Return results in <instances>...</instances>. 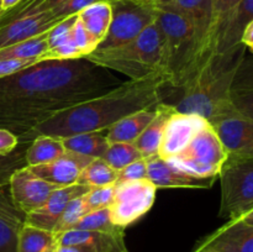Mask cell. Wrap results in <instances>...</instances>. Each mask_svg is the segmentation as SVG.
<instances>
[{"mask_svg":"<svg viewBox=\"0 0 253 252\" xmlns=\"http://www.w3.org/2000/svg\"><path fill=\"white\" fill-rule=\"evenodd\" d=\"M114 188H115V184L108 185V187L91 188L89 193L85 194L89 212L110 207L114 198Z\"/></svg>","mask_w":253,"mask_h":252,"instance_id":"cell-35","label":"cell"},{"mask_svg":"<svg viewBox=\"0 0 253 252\" xmlns=\"http://www.w3.org/2000/svg\"><path fill=\"white\" fill-rule=\"evenodd\" d=\"M39 58H16V59H0V78L11 76L16 72L39 63Z\"/></svg>","mask_w":253,"mask_h":252,"instance_id":"cell-41","label":"cell"},{"mask_svg":"<svg viewBox=\"0 0 253 252\" xmlns=\"http://www.w3.org/2000/svg\"><path fill=\"white\" fill-rule=\"evenodd\" d=\"M253 19V0H241L220 26L215 43V54L232 51L241 43L245 27Z\"/></svg>","mask_w":253,"mask_h":252,"instance_id":"cell-19","label":"cell"},{"mask_svg":"<svg viewBox=\"0 0 253 252\" xmlns=\"http://www.w3.org/2000/svg\"><path fill=\"white\" fill-rule=\"evenodd\" d=\"M221 202L219 216L242 219L253 210V158L229 153L219 173Z\"/></svg>","mask_w":253,"mask_h":252,"instance_id":"cell-6","label":"cell"},{"mask_svg":"<svg viewBox=\"0 0 253 252\" xmlns=\"http://www.w3.org/2000/svg\"><path fill=\"white\" fill-rule=\"evenodd\" d=\"M68 1V0H44L41 5H40L39 10L40 11H48V10L54 9V7L59 6L63 2Z\"/></svg>","mask_w":253,"mask_h":252,"instance_id":"cell-46","label":"cell"},{"mask_svg":"<svg viewBox=\"0 0 253 252\" xmlns=\"http://www.w3.org/2000/svg\"><path fill=\"white\" fill-rule=\"evenodd\" d=\"M89 212L88 205H86L85 195L76 198V199L71 200L66 209L63 210L62 215L59 216L58 221L56 222L53 229V234H61V232L67 231V230H72L76 226L77 222Z\"/></svg>","mask_w":253,"mask_h":252,"instance_id":"cell-33","label":"cell"},{"mask_svg":"<svg viewBox=\"0 0 253 252\" xmlns=\"http://www.w3.org/2000/svg\"><path fill=\"white\" fill-rule=\"evenodd\" d=\"M240 220H242V221H245V222H246V224L253 225V210H252V211H250L249 214L245 215V216L242 217V219H240Z\"/></svg>","mask_w":253,"mask_h":252,"instance_id":"cell-48","label":"cell"},{"mask_svg":"<svg viewBox=\"0 0 253 252\" xmlns=\"http://www.w3.org/2000/svg\"><path fill=\"white\" fill-rule=\"evenodd\" d=\"M150 1H152V2H157L158 0H150Z\"/></svg>","mask_w":253,"mask_h":252,"instance_id":"cell-50","label":"cell"},{"mask_svg":"<svg viewBox=\"0 0 253 252\" xmlns=\"http://www.w3.org/2000/svg\"><path fill=\"white\" fill-rule=\"evenodd\" d=\"M72 40L77 44V47L81 49L84 57L88 56L93 51H95L96 47L99 46V42L86 31V29L83 26V24L78 19V16H77L76 22L73 25V29H72Z\"/></svg>","mask_w":253,"mask_h":252,"instance_id":"cell-37","label":"cell"},{"mask_svg":"<svg viewBox=\"0 0 253 252\" xmlns=\"http://www.w3.org/2000/svg\"><path fill=\"white\" fill-rule=\"evenodd\" d=\"M241 43L249 49L253 56V19L245 27L241 36Z\"/></svg>","mask_w":253,"mask_h":252,"instance_id":"cell-44","label":"cell"},{"mask_svg":"<svg viewBox=\"0 0 253 252\" xmlns=\"http://www.w3.org/2000/svg\"><path fill=\"white\" fill-rule=\"evenodd\" d=\"M46 252H56V247H53V249H49V250H47Z\"/></svg>","mask_w":253,"mask_h":252,"instance_id":"cell-49","label":"cell"},{"mask_svg":"<svg viewBox=\"0 0 253 252\" xmlns=\"http://www.w3.org/2000/svg\"><path fill=\"white\" fill-rule=\"evenodd\" d=\"M73 229L77 230H90V231H101V232H120L125 229L119 227L111 221L110 210L109 208L94 210L84 215L81 220L76 224Z\"/></svg>","mask_w":253,"mask_h":252,"instance_id":"cell-31","label":"cell"},{"mask_svg":"<svg viewBox=\"0 0 253 252\" xmlns=\"http://www.w3.org/2000/svg\"><path fill=\"white\" fill-rule=\"evenodd\" d=\"M246 47L240 44L232 51L215 54L198 73L180 88L182 98L173 104L183 114L202 116L210 125L222 119L239 115L231 100V91Z\"/></svg>","mask_w":253,"mask_h":252,"instance_id":"cell-3","label":"cell"},{"mask_svg":"<svg viewBox=\"0 0 253 252\" xmlns=\"http://www.w3.org/2000/svg\"><path fill=\"white\" fill-rule=\"evenodd\" d=\"M57 246H73L85 245L91 246L98 252H125L127 247L125 244V231L101 232L90 230H67L56 235Z\"/></svg>","mask_w":253,"mask_h":252,"instance_id":"cell-18","label":"cell"},{"mask_svg":"<svg viewBox=\"0 0 253 252\" xmlns=\"http://www.w3.org/2000/svg\"><path fill=\"white\" fill-rule=\"evenodd\" d=\"M56 235L25 222L19 232L17 252H46L56 247Z\"/></svg>","mask_w":253,"mask_h":252,"instance_id":"cell-27","label":"cell"},{"mask_svg":"<svg viewBox=\"0 0 253 252\" xmlns=\"http://www.w3.org/2000/svg\"><path fill=\"white\" fill-rule=\"evenodd\" d=\"M30 142H20L12 152L0 155V188L9 185L10 178L22 167H26V150Z\"/></svg>","mask_w":253,"mask_h":252,"instance_id":"cell-32","label":"cell"},{"mask_svg":"<svg viewBox=\"0 0 253 252\" xmlns=\"http://www.w3.org/2000/svg\"><path fill=\"white\" fill-rule=\"evenodd\" d=\"M77 58H84V56L71 37V39H69L68 41L64 42V43L59 44V46L54 47V48L48 49V52L42 57L41 62L47 61V59L66 61V59H77Z\"/></svg>","mask_w":253,"mask_h":252,"instance_id":"cell-38","label":"cell"},{"mask_svg":"<svg viewBox=\"0 0 253 252\" xmlns=\"http://www.w3.org/2000/svg\"><path fill=\"white\" fill-rule=\"evenodd\" d=\"M78 19L86 31L100 43L108 32L111 21V5L109 1H99L85 7L78 14Z\"/></svg>","mask_w":253,"mask_h":252,"instance_id":"cell-26","label":"cell"},{"mask_svg":"<svg viewBox=\"0 0 253 252\" xmlns=\"http://www.w3.org/2000/svg\"><path fill=\"white\" fill-rule=\"evenodd\" d=\"M157 188L151 180L116 182L113 203L109 207L111 221L119 227H127L150 211Z\"/></svg>","mask_w":253,"mask_h":252,"instance_id":"cell-9","label":"cell"},{"mask_svg":"<svg viewBox=\"0 0 253 252\" xmlns=\"http://www.w3.org/2000/svg\"><path fill=\"white\" fill-rule=\"evenodd\" d=\"M20 141L16 135L9 130L0 128V155H7L19 146Z\"/></svg>","mask_w":253,"mask_h":252,"instance_id":"cell-43","label":"cell"},{"mask_svg":"<svg viewBox=\"0 0 253 252\" xmlns=\"http://www.w3.org/2000/svg\"><path fill=\"white\" fill-rule=\"evenodd\" d=\"M156 24L163 39L167 83L180 89L194 43V27L183 15L160 9Z\"/></svg>","mask_w":253,"mask_h":252,"instance_id":"cell-5","label":"cell"},{"mask_svg":"<svg viewBox=\"0 0 253 252\" xmlns=\"http://www.w3.org/2000/svg\"><path fill=\"white\" fill-rule=\"evenodd\" d=\"M253 84V57H245L237 72L235 85H252Z\"/></svg>","mask_w":253,"mask_h":252,"instance_id":"cell-42","label":"cell"},{"mask_svg":"<svg viewBox=\"0 0 253 252\" xmlns=\"http://www.w3.org/2000/svg\"><path fill=\"white\" fill-rule=\"evenodd\" d=\"M57 188L59 187L35 175L27 166L17 169L9 182L12 202L25 214L42 207Z\"/></svg>","mask_w":253,"mask_h":252,"instance_id":"cell-11","label":"cell"},{"mask_svg":"<svg viewBox=\"0 0 253 252\" xmlns=\"http://www.w3.org/2000/svg\"><path fill=\"white\" fill-rule=\"evenodd\" d=\"M84 58L132 81L156 76L166 78L163 39L156 22L132 41L113 48L95 49Z\"/></svg>","mask_w":253,"mask_h":252,"instance_id":"cell-4","label":"cell"},{"mask_svg":"<svg viewBox=\"0 0 253 252\" xmlns=\"http://www.w3.org/2000/svg\"><path fill=\"white\" fill-rule=\"evenodd\" d=\"M231 100L239 115L253 120V84L235 85L231 91Z\"/></svg>","mask_w":253,"mask_h":252,"instance_id":"cell-34","label":"cell"},{"mask_svg":"<svg viewBox=\"0 0 253 252\" xmlns=\"http://www.w3.org/2000/svg\"><path fill=\"white\" fill-rule=\"evenodd\" d=\"M108 1H116V0H108Z\"/></svg>","mask_w":253,"mask_h":252,"instance_id":"cell-51","label":"cell"},{"mask_svg":"<svg viewBox=\"0 0 253 252\" xmlns=\"http://www.w3.org/2000/svg\"><path fill=\"white\" fill-rule=\"evenodd\" d=\"M61 19H57L51 11L31 12L25 16L12 20L5 26L0 27V49L25 40L47 34L56 26Z\"/></svg>","mask_w":253,"mask_h":252,"instance_id":"cell-16","label":"cell"},{"mask_svg":"<svg viewBox=\"0 0 253 252\" xmlns=\"http://www.w3.org/2000/svg\"><path fill=\"white\" fill-rule=\"evenodd\" d=\"M231 155L253 158V120L241 115L222 119L211 125Z\"/></svg>","mask_w":253,"mask_h":252,"instance_id":"cell-17","label":"cell"},{"mask_svg":"<svg viewBox=\"0 0 253 252\" xmlns=\"http://www.w3.org/2000/svg\"><path fill=\"white\" fill-rule=\"evenodd\" d=\"M94 158L79 153L66 151L61 157L53 162L39 166H27L35 175L41 179L57 185V187H67V185L77 184L84 168L93 161Z\"/></svg>","mask_w":253,"mask_h":252,"instance_id":"cell-15","label":"cell"},{"mask_svg":"<svg viewBox=\"0 0 253 252\" xmlns=\"http://www.w3.org/2000/svg\"><path fill=\"white\" fill-rule=\"evenodd\" d=\"M125 252H128V250H127V251H125Z\"/></svg>","mask_w":253,"mask_h":252,"instance_id":"cell-52","label":"cell"},{"mask_svg":"<svg viewBox=\"0 0 253 252\" xmlns=\"http://www.w3.org/2000/svg\"><path fill=\"white\" fill-rule=\"evenodd\" d=\"M119 180V170L114 169L103 158H94L83 169L79 177V184L90 188L114 185Z\"/></svg>","mask_w":253,"mask_h":252,"instance_id":"cell-28","label":"cell"},{"mask_svg":"<svg viewBox=\"0 0 253 252\" xmlns=\"http://www.w3.org/2000/svg\"><path fill=\"white\" fill-rule=\"evenodd\" d=\"M21 0H0V11L11 9L12 6L17 5Z\"/></svg>","mask_w":253,"mask_h":252,"instance_id":"cell-47","label":"cell"},{"mask_svg":"<svg viewBox=\"0 0 253 252\" xmlns=\"http://www.w3.org/2000/svg\"><path fill=\"white\" fill-rule=\"evenodd\" d=\"M210 1H211V20H210L209 31H208L203 48L200 51L199 57L195 62L194 68H193V72L188 81H190L198 73V71L203 68L205 63L215 56V43H216L217 31H219L220 26L224 22V20L226 19L227 15L237 6V4L241 0H210Z\"/></svg>","mask_w":253,"mask_h":252,"instance_id":"cell-21","label":"cell"},{"mask_svg":"<svg viewBox=\"0 0 253 252\" xmlns=\"http://www.w3.org/2000/svg\"><path fill=\"white\" fill-rule=\"evenodd\" d=\"M66 151L88 156L91 158H101L109 147L106 131L83 132L61 138Z\"/></svg>","mask_w":253,"mask_h":252,"instance_id":"cell-24","label":"cell"},{"mask_svg":"<svg viewBox=\"0 0 253 252\" xmlns=\"http://www.w3.org/2000/svg\"><path fill=\"white\" fill-rule=\"evenodd\" d=\"M147 161V179L156 185L157 189H209L212 187L216 177H200L175 167L167 160L158 155L146 158Z\"/></svg>","mask_w":253,"mask_h":252,"instance_id":"cell-12","label":"cell"},{"mask_svg":"<svg viewBox=\"0 0 253 252\" xmlns=\"http://www.w3.org/2000/svg\"><path fill=\"white\" fill-rule=\"evenodd\" d=\"M66 152L61 138L53 136L39 135L32 138L26 150L27 166H39L53 162Z\"/></svg>","mask_w":253,"mask_h":252,"instance_id":"cell-25","label":"cell"},{"mask_svg":"<svg viewBox=\"0 0 253 252\" xmlns=\"http://www.w3.org/2000/svg\"><path fill=\"white\" fill-rule=\"evenodd\" d=\"M99 1H108V0H68V1L63 2L59 6L54 7V9L49 10L57 19H67L73 15H78L85 7L90 6V5L95 4Z\"/></svg>","mask_w":253,"mask_h":252,"instance_id":"cell-39","label":"cell"},{"mask_svg":"<svg viewBox=\"0 0 253 252\" xmlns=\"http://www.w3.org/2000/svg\"><path fill=\"white\" fill-rule=\"evenodd\" d=\"M90 189L91 188L88 185L79 184V183L57 188L56 190L52 192V194L49 195L47 202L42 207L26 214L25 222L32 225V226L53 232L54 225L58 221L59 216L66 209L68 203L76 198L85 195Z\"/></svg>","mask_w":253,"mask_h":252,"instance_id":"cell-14","label":"cell"},{"mask_svg":"<svg viewBox=\"0 0 253 252\" xmlns=\"http://www.w3.org/2000/svg\"><path fill=\"white\" fill-rule=\"evenodd\" d=\"M147 179V161L146 158H140L131 165L126 166L121 170H119L118 182L125 180H141Z\"/></svg>","mask_w":253,"mask_h":252,"instance_id":"cell-40","label":"cell"},{"mask_svg":"<svg viewBox=\"0 0 253 252\" xmlns=\"http://www.w3.org/2000/svg\"><path fill=\"white\" fill-rule=\"evenodd\" d=\"M56 252H98L94 247L85 245H73V246H56Z\"/></svg>","mask_w":253,"mask_h":252,"instance_id":"cell-45","label":"cell"},{"mask_svg":"<svg viewBox=\"0 0 253 252\" xmlns=\"http://www.w3.org/2000/svg\"><path fill=\"white\" fill-rule=\"evenodd\" d=\"M48 49L47 34H43L1 48L0 49V59L39 58V61L41 62L42 57L48 52Z\"/></svg>","mask_w":253,"mask_h":252,"instance_id":"cell-29","label":"cell"},{"mask_svg":"<svg viewBox=\"0 0 253 252\" xmlns=\"http://www.w3.org/2000/svg\"><path fill=\"white\" fill-rule=\"evenodd\" d=\"M157 114V108L141 110L133 113L106 130V138L109 143L114 142H130L133 143L138 136L143 132L146 127Z\"/></svg>","mask_w":253,"mask_h":252,"instance_id":"cell-23","label":"cell"},{"mask_svg":"<svg viewBox=\"0 0 253 252\" xmlns=\"http://www.w3.org/2000/svg\"><path fill=\"white\" fill-rule=\"evenodd\" d=\"M227 156L229 152L219 135L208 123L184 150L167 161L192 174L219 178V173Z\"/></svg>","mask_w":253,"mask_h":252,"instance_id":"cell-8","label":"cell"},{"mask_svg":"<svg viewBox=\"0 0 253 252\" xmlns=\"http://www.w3.org/2000/svg\"><path fill=\"white\" fill-rule=\"evenodd\" d=\"M77 16L78 15H73V16L63 19L47 32V42H48L49 49L64 43V42L71 39L72 29H73V25L76 22Z\"/></svg>","mask_w":253,"mask_h":252,"instance_id":"cell-36","label":"cell"},{"mask_svg":"<svg viewBox=\"0 0 253 252\" xmlns=\"http://www.w3.org/2000/svg\"><path fill=\"white\" fill-rule=\"evenodd\" d=\"M167 85V79L162 76L140 81L128 79L101 95L57 113L34 128L29 141L31 142L39 135L64 138L77 133L109 130L131 114L165 103L162 91Z\"/></svg>","mask_w":253,"mask_h":252,"instance_id":"cell-2","label":"cell"},{"mask_svg":"<svg viewBox=\"0 0 253 252\" xmlns=\"http://www.w3.org/2000/svg\"><path fill=\"white\" fill-rule=\"evenodd\" d=\"M101 158L105 160L114 169L121 170L126 166L143 157L133 143L114 142L109 145L108 150Z\"/></svg>","mask_w":253,"mask_h":252,"instance_id":"cell-30","label":"cell"},{"mask_svg":"<svg viewBox=\"0 0 253 252\" xmlns=\"http://www.w3.org/2000/svg\"><path fill=\"white\" fill-rule=\"evenodd\" d=\"M174 111L175 108L173 104L162 103L157 106V114L153 118V120L143 130V132L138 136L137 140L133 142V145L140 151L143 158L158 155L166 124Z\"/></svg>","mask_w":253,"mask_h":252,"instance_id":"cell-22","label":"cell"},{"mask_svg":"<svg viewBox=\"0 0 253 252\" xmlns=\"http://www.w3.org/2000/svg\"><path fill=\"white\" fill-rule=\"evenodd\" d=\"M123 82L86 58L47 59L0 78V128L20 142L59 111L101 95Z\"/></svg>","mask_w":253,"mask_h":252,"instance_id":"cell-1","label":"cell"},{"mask_svg":"<svg viewBox=\"0 0 253 252\" xmlns=\"http://www.w3.org/2000/svg\"><path fill=\"white\" fill-rule=\"evenodd\" d=\"M192 252H253V225L240 219L227 220L203 237Z\"/></svg>","mask_w":253,"mask_h":252,"instance_id":"cell-10","label":"cell"},{"mask_svg":"<svg viewBox=\"0 0 253 252\" xmlns=\"http://www.w3.org/2000/svg\"><path fill=\"white\" fill-rule=\"evenodd\" d=\"M111 5L108 32L96 49H108L132 41L156 22L158 9L150 0H116Z\"/></svg>","mask_w":253,"mask_h":252,"instance_id":"cell-7","label":"cell"},{"mask_svg":"<svg viewBox=\"0 0 253 252\" xmlns=\"http://www.w3.org/2000/svg\"><path fill=\"white\" fill-rule=\"evenodd\" d=\"M26 214L12 202L9 185L0 188V252H17V239Z\"/></svg>","mask_w":253,"mask_h":252,"instance_id":"cell-20","label":"cell"},{"mask_svg":"<svg viewBox=\"0 0 253 252\" xmlns=\"http://www.w3.org/2000/svg\"><path fill=\"white\" fill-rule=\"evenodd\" d=\"M208 124L202 116L183 114L175 110L168 119L163 131L158 156L169 160L184 150L195 135Z\"/></svg>","mask_w":253,"mask_h":252,"instance_id":"cell-13","label":"cell"}]
</instances>
